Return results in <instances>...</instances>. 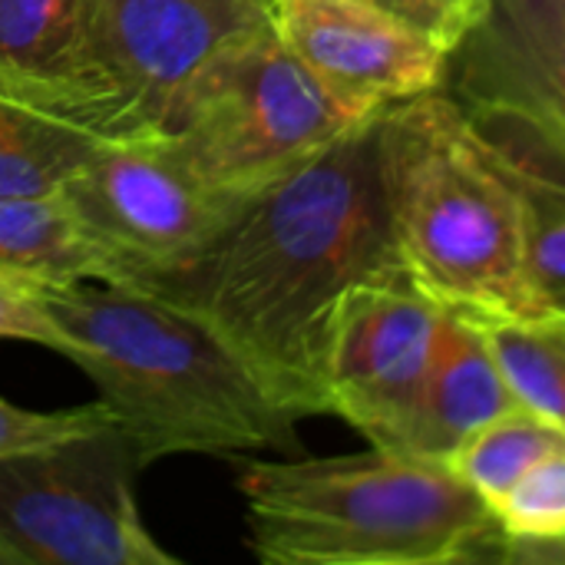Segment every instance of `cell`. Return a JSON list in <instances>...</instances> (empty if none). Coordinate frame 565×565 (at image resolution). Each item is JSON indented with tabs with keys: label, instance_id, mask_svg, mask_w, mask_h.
Listing matches in <instances>:
<instances>
[{
	"label": "cell",
	"instance_id": "6da1fadb",
	"mask_svg": "<svg viewBox=\"0 0 565 565\" xmlns=\"http://www.w3.org/2000/svg\"><path fill=\"white\" fill-rule=\"evenodd\" d=\"M377 119L255 189L195 262L132 285L209 324L298 424L328 414L321 348L338 298L411 275L381 189Z\"/></svg>",
	"mask_w": 565,
	"mask_h": 565
},
{
	"label": "cell",
	"instance_id": "7a4b0ae2",
	"mask_svg": "<svg viewBox=\"0 0 565 565\" xmlns=\"http://www.w3.org/2000/svg\"><path fill=\"white\" fill-rule=\"evenodd\" d=\"M30 285L142 470L175 454L298 450V420L195 315L129 285Z\"/></svg>",
	"mask_w": 565,
	"mask_h": 565
},
{
	"label": "cell",
	"instance_id": "3957f363",
	"mask_svg": "<svg viewBox=\"0 0 565 565\" xmlns=\"http://www.w3.org/2000/svg\"><path fill=\"white\" fill-rule=\"evenodd\" d=\"M245 546L265 565L500 563L483 497L440 460L371 447L344 457L248 460Z\"/></svg>",
	"mask_w": 565,
	"mask_h": 565
},
{
	"label": "cell",
	"instance_id": "277c9868",
	"mask_svg": "<svg viewBox=\"0 0 565 565\" xmlns=\"http://www.w3.org/2000/svg\"><path fill=\"white\" fill-rule=\"evenodd\" d=\"M377 172L404 265L427 295L477 318L553 315L530 278L520 202L447 89L381 113Z\"/></svg>",
	"mask_w": 565,
	"mask_h": 565
},
{
	"label": "cell",
	"instance_id": "5b68a950",
	"mask_svg": "<svg viewBox=\"0 0 565 565\" xmlns=\"http://www.w3.org/2000/svg\"><path fill=\"white\" fill-rule=\"evenodd\" d=\"M384 109L328 86L268 20L195 70L162 136L205 182L248 195Z\"/></svg>",
	"mask_w": 565,
	"mask_h": 565
},
{
	"label": "cell",
	"instance_id": "8992f818",
	"mask_svg": "<svg viewBox=\"0 0 565 565\" xmlns=\"http://www.w3.org/2000/svg\"><path fill=\"white\" fill-rule=\"evenodd\" d=\"M268 20L271 0H79L63 109L99 139L162 136L195 70Z\"/></svg>",
	"mask_w": 565,
	"mask_h": 565
},
{
	"label": "cell",
	"instance_id": "52a82bcc",
	"mask_svg": "<svg viewBox=\"0 0 565 565\" xmlns=\"http://www.w3.org/2000/svg\"><path fill=\"white\" fill-rule=\"evenodd\" d=\"M119 424L0 457V540L23 565H182L146 530Z\"/></svg>",
	"mask_w": 565,
	"mask_h": 565
},
{
	"label": "cell",
	"instance_id": "ba28073f",
	"mask_svg": "<svg viewBox=\"0 0 565 565\" xmlns=\"http://www.w3.org/2000/svg\"><path fill=\"white\" fill-rule=\"evenodd\" d=\"M60 192L129 288L195 262L252 195L205 182L166 136L103 139Z\"/></svg>",
	"mask_w": 565,
	"mask_h": 565
},
{
	"label": "cell",
	"instance_id": "9c48e42d",
	"mask_svg": "<svg viewBox=\"0 0 565 565\" xmlns=\"http://www.w3.org/2000/svg\"><path fill=\"white\" fill-rule=\"evenodd\" d=\"M447 305L411 275L354 281L331 308L321 348L324 411L371 447L397 450L440 348Z\"/></svg>",
	"mask_w": 565,
	"mask_h": 565
},
{
	"label": "cell",
	"instance_id": "30bf717a",
	"mask_svg": "<svg viewBox=\"0 0 565 565\" xmlns=\"http://www.w3.org/2000/svg\"><path fill=\"white\" fill-rule=\"evenodd\" d=\"M271 26L348 96L391 106L447 89L450 53L367 0H271Z\"/></svg>",
	"mask_w": 565,
	"mask_h": 565
},
{
	"label": "cell",
	"instance_id": "8fae6325",
	"mask_svg": "<svg viewBox=\"0 0 565 565\" xmlns=\"http://www.w3.org/2000/svg\"><path fill=\"white\" fill-rule=\"evenodd\" d=\"M460 106H510L565 132V0H480L450 53Z\"/></svg>",
	"mask_w": 565,
	"mask_h": 565
},
{
	"label": "cell",
	"instance_id": "7c38bea8",
	"mask_svg": "<svg viewBox=\"0 0 565 565\" xmlns=\"http://www.w3.org/2000/svg\"><path fill=\"white\" fill-rule=\"evenodd\" d=\"M510 182L536 295L565 318V132L510 106H463Z\"/></svg>",
	"mask_w": 565,
	"mask_h": 565
},
{
	"label": "cell",
	"instance_id": "4fadbf2b",
	"mask_svg": "<svg viewBox=\"0 0 565 565\" xmlns=\"http://www.w3.org/2000/svg\"><path fill=\"white\" fill-rule=\"evenodd\" d=\"M513 407L516 401L500 374L480 318L463 308H447L440 348L397 440V454L450 463L480 427Z\"/></svg>",
	"mask_w": 565,
	"mask_h": 565
},
{
	"label": "cell",
	"instance_id": "5bb4252c",
	"mask_svg": "<svg viewBox=\"0 0 565 565\" xmlns=\"http://www.w3.org/2000/svg\"><path fill=\"white\" fill-rule=\"evenodd\" d=\"M0 275L73 285H126V268L89 235L60 189L0 199Z\"/></svg>",
	"mask_w": 565,
	"mask_h": 565
},
{
	"label": "cell",
	"instance_id": "9a60e30c",
	"mask_svg": "<svg viewBox=\"0 0 565 565\" xmlns=\"http://www.w3.org/2000/svg\"><path fill=\"white\" fill-rule=\"evenodd\" d=\"M99 142L50 99L0 79V199L60 189Z\"/></svg>",
	"mask_w": 565,
	"mask_h": 565
},
{
	"label": "cell",
	"instance_id": "2e32d148",
	"mask_svg": "<svg viewBox=\"0 0 565 565\" xmlns=\"http://www.w3.org/2000/svg\"><path fill=\"white\" fill-rule=\"evenodd\" d=\"M76 43L79 0H0V79L63 109Z\"/></svg>",
	"mask_w": 565,
	"mask_h": 565
},
{
	"label": "cell",
	"instance_id": "e0dca14e",
	"mask_svg": "<svg viewBox=\"0 0 565 565\" xmlns=\"http://www.w3.org/2000/svg\"><path fill=\"white\" fill-rule=\"evenodd\" d=\"M513 401L565 430V318H480Z\"/></svg>",
	"mask_w": 565,
	"mask_h": 565
},
{
	"label": "cell",
	"instance_id": "ac0fdd59",
	"mask_svg": "<svg viewBox=\"0 0 565 565\" xmlns=\"http://www.w3.org/2000/svg\"><path fill=\"white\" fill-rule=\"evenodd\" d=\"M565 447V430L526 407H513L480 427L450 460V467L493 510L507 490L543 457Z\"/></svg>",
	"mask_w": 565,
	"mask_h": 565
},
{
	"label": "cell",
	"instance_id": "d6986e66",
	"mask_svg": "<svg viewBox=\"0 0 565 565\" xmlns=\"http://www.w3.org/2000/svg\"><path fill=\"white\" fill-rule=\"evenodd\" d=\"M503 533L500 563H523L526 553L565 543V447L533 463L493 507Z\"/></svg>",
	"mask_w": 565,
	"mask_h": 565
},
{
	"label": "cell",
	"instance_id": "ffe728a7",
	"mask_svg": "<svg viewBox=\"0 0 565 565\" xmlns=\"http://www.w3.org/2000/svg\"><path fill=\"white\" fill-rule=\"evenodd\" d=\"M106 424H116V417L103 401L70 411H26L0 397V457L36 450L86 430H99Z\"/></svg>",
	"mask_w": 565,
	"mask_h": 565
},
{
	"label": "cell",
	"instance_id": "44dd1931",
	"mask_svg": "<svg viewBox=\"0 0 565 565\" xmlns=\"http://www.w3.org/2000/svg\"><path fill=\"white\" fill-rule=\"evenodd\" d=\"M0 341H30L63 354L70 361V338L56 324V318L43 308L33 285L26 278L0 275Z\"/></svg>",
	"mask_w": 565,
	"mask_h": 565
},
{
	"label": "cell",
	"instance_id": "7402d4cb",
	"mask_svg": "<svg viewBox=\"0 0 565 565\" xmlns=\"http://www.w3.org/2000/svg\"><path fill=\"white\" fill-rule=\"evenodd\" d=\"M367 3L397 17L401 23H407L411 30H417L420 36H427L447 53H454V46L463 40L480 7V0H367Z\"/></svg>",
	"mask_w": 565,
	"mask_h": 565
},
{
	"label": "cell",
	"instance_id": "603a6c76",
	"mask_svg": "<svg viewBox=\"0 0 565 565\" xmlns=\"http://www.w3.org/2000/svg\"><path fill=\"white\" fill-rule=\"evenodd\" d=\"M0 565H23L20 553H17L7 540H0Z\"/></svg>",
	"mask_w": 565,
	"mask_h": 565
}]
</instances>
